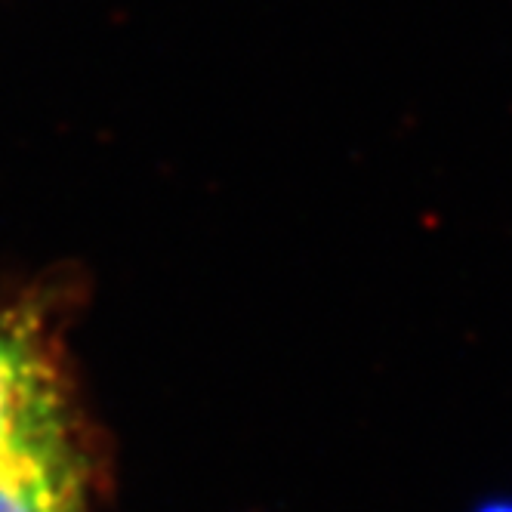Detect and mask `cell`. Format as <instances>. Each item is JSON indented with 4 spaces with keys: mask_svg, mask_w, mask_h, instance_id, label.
Returning a JSON list of instances; mask_svg holds the SVG:
<instances>
[{
    "mask_svg": "<svg viewBox=\"0 0 512 512\" xmlns=\"http://www.w3.org/2000/svg\"><path fill=\"white\" fill-rule=\"evenodd\" d=\"M0 512H87L75 432L0 448Z\"/></svg>",
    "mask_w": 512,
    "mask_h": 512,
    "instance_id": "7a4b0ae2",
    "label": "cell"
},
{
    "mask_svg": "<svg viewBox=\"0 0 512 512\" xmlns=\"http://www.w3.org/2000/svg\"><path fill=\"white\" fill-rule=\"evenodd\" d=\"M71 432L47 318L22 300L0 303V448Z\"/></svg>",
    "mask_w": 512,
    "mask_h": 512,
    "instance_id": "6da1fadb",
    "label": "cell"
}]
</instances>
